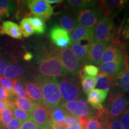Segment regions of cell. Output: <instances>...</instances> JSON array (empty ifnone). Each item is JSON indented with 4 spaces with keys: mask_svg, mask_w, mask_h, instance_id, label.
Returning a JSON list of instances; mask_svg holds the SVG:
<instances>
[{
    "mask_svg": "<svg viewBox=\"0 0 129 129\" xmlns=\"http://www.w3.org/2000/svg\"><path fill=\"white\" fill-rule=\"evenodd\" d=\"M32 120L41 127L48 124L49 122V108L43 104H36L32 113Z\"/></svg>",
    "mask_w": 129,
    "mask_h": 129,
    "instance_id": "obj_17",
    "label": "cell"
},
{
    "mask_svg": "<svg viewBox=\"0 0 129 129\" xmlns=\"http://www.w3.org/2000/svg\"><path fill=\"white\" fill-rule=\"evenodd\" d=\"M13 105V103L11 101H3L0 100V112H1L4 109L7 108H11Z\"/></svg>",
    "mask_w": 129,
    "mask_h": 129,
    "instance_id": "obj_46",
    "label": "cell"
},
{
    "mask_svg": "<svg viewBox=\"0 0 129 129\" xmlns=\"http://www.w3.org/2000/svg\"><path fill=\"white\" fill-rule=\"evenodd\" d=\"M89 44H88L83 45L81 42H76L72 43L71 44V49L73 51L75 56L78 58L82 63L84 65L88 64V50H89Z\"/></svg>",
    "mask_w": 129,
    "mask_h": 129,
    "instance_id": "obj_20",
    "label": "cell"
},
{
    "mask_svg": "<svg viewBox=\"0 0 129 129\" xmlns=\"http://www.w3.org/2000/svg\"><path fill=\"white\" fill-rule=\"evenodd\" d=\"M64 124L67 126L80 127L81 124L78 119L70 115H67L64 120Z\"/></svg>",
    "mask_w": 129,
    "mask_h": 129,
    "instance_id": "obj_38",
    "label": "cell"
},
{
    "mask_svg": "<svg viewBox=\"0 0 129 129\" xmlns=\"http://www.w3.org/2000/svg\"><path fill=\"white\" fill-rule=\"evenodd\" d=\"M67 115H68V113L60 106L49 108V121H51L64 123V120Z\"/></svg>",
    "mask_w": 129,
    "mask_h": 129,
    "instance_id": "obj_28",
    "label": "cell"
},
{
    "mask_svg": "<svg viewBox=\"0 0 129 129\" xmlns=\"http://www.w3.org/2000/svg\"><path fill=\"white\" fill-rule=\"evenodd\" d=\"M20 28L22 34L26 38L31 36L34 34V30L30 22L29 17H25L21 20Z\"/></svg>",
    "mask_w": 129,
    "mask_h": 129,
    "instance_id": "obj_30",
    "label": "cell"
},
{
    "mask_svg": "<svg viewBox=\"0 0 129 129\" xmlns=\"http://www.w3.org/2000/svg\"><path fill=\"white\" fill-rule=\"evenodd\" d=\"M116 84L119 85L121 89L124 92H129V67L127 59L124 71L115 78Z\"/></svg>",
    "mask_w": 129,
    "mask_h": 129,
    "instance_id": "obj_26",
    "label": "cell"
},
{
    "mask_svg": "<svg viewBox=\"0 0 129 129\" xmlns=\"http://www.w3.org/2000/svg\"><path fill=\"white\" fill-rule=\"evenodd\" d=\"M58 23L60 28L63 29L68 34L71 33L77 26L76 22L68 13H63L59 16Z\"/></svg>",
    "mask_w": 129,
    "mask_h": 129,
    "instance_id": "obj_25",
    "label": "cell"
},
{
    "mask_svg": "<svg viewBox=\"0 0 129 129\" xmlns=\"http://www.w3.org/2000/svg\"><path fill=\"white\" fill-rule=\"evenodd\" d=\"M11 101L16 107L29 114H32L36 105L29 98H20L15 96L13 97Z\"/></svg>",
    "mask_w": 129,
    "mask_h": 129,
    "instance_id": "obj_23",
    "label": "cell"
},
{
    "mask_svg": "<svg viewBox=\"0 0 129 129\" xmlns=\"http://www.w3.org/2000/svg\"><path fill=\"white\" fill-rule=\"evenodd\" d=\"M29 18L30 23L34 30V33L38 35L43 34L46 31V25L44 20L36 16H34Z\"/></svg>",
    "mask_w": 129,
    "mask_h": 129,
    "instance_id": "obj_29",
    "label": "cell"
},
{
    "mask_svg": "<svg viewBox=\"0 0 129 129\" xmlns=\"http://www.w3.org/2000/svg\"><path fill=\"white\" fill-rule=\"evenodd\" d=\"M13 118V113L12 109L7 108L0 112V124L5 127Z\"/></svg>",
    "mask_w": 129,
    "mask_h": 129,
    "instance_id": "obj_34",
    "label": "cell"
},
{
    "mask_svg": "<svg viewBox=\"0 0 129 129\" xmlns=\"http://www.w3.org/2000/svg\"><path fill=\"white\" fill-rule=\"evenodd\" d=\"M66 129H82L80 127H69L67 126Z\"/></svg>",
    "mask_w": 129,
    "mask_h": 129,
    "instance_id": "obj_52",
    "label": "cell"
},
{
    "mask_svg": "<svg viewBox=\"0 0 129 129\" xmlns=\"http://www.w3.org/2000/svg\"><path fill=\"white\" fill-rule=\"evenodd\" d=\"M9 63V60L7 57L0 54V76L3 75Z\"/></svg>",
    "mask_w": 129,
    "mask_h": 129,
    "instance_id": "obj_41",
    "label": "cell"
},
{
    "mask_svg": "<svg viewBox=\"0 0 129 129\" xmlns=\"http://www.w3.org/2000/svg\"><path fill=\"white\" fill-rule=\"evenodd\" d=\"M0 85L3 87L12 97L14 96L13 93V83L12 80H9L7 78H5L4 77L0 76Z\"/></svg>",
    "mask_w": 129,
    "mask_h": 129,
    "instance_id": "obj_35",
    "label": "cell"
},
{
    "mask_svg": "<svg viewBox=\"0 0 129 129\" xmlns=\"http://www.w3.org/2000/svg\"><path fill=\"white\" fill-rule=\"evenodd\" d=\"M129 101L120 91L111 93L108 101L107 109L112 118H117L125 111Z\"/></svg>",
    "mask_w": 129,
    "mask_h": 129,
    "instance_id": "obj_6",
    "label": "cell"
},
{
    "mask_svg": "<svg viewBox=\"0 0 129 129\" xmlns=\"http://www.w3.org/2000/svg\"><path fill=\"white\" fill-rule=\"evenodd\" d=\"M108 46V44L100 43L94 40L90 43L88 50L89 63L99 65L104 51Z\"/></svg>",
    "mask_w": 129,
    "mask_h": 129,
    "instance_id": "obj_14",
    "label": "cell"
},
{
    "mask_svg": "<svg viewBox=\"0 0 129 129\" xmlns=\"http://www.w3.org/2000/svg\"><path fill=\"white\" fill-rule=\"evenodd\" d=\"M108 93L98 88L91 90L87 94V101L93 109L99 111L104 108L102 103L105 101Z\"/></svg>",
    "mask_w": 129,
    "mask_h": 129,
    "instance_id": "obj_16",
    "label": "cell"
},
{
    "mask_svg": "<svg viewBox=\"0 0 129 129\" xmlns=\"http://www.w3.org/2000/svg\"><path fill=\"white\" fill-rule=\"evenodd\" d=\"M20 81L29 99L35 104H43L41 84L38 75L35 77H23Z\"/></svg>",
    "mask_w": 129,
    "mask_h": 129,
    "instance_id": "obj_7",
    "label": "cell"
},
{
    "mask_svg": "<svg viewBox=\"0 0 129 129\" xmlns=\"http://www.w3.org/2000/svg\"><path fill=\"white\" fill-rule=\"evenodd\" d=\"M101 17L102 12L99 9H87L79 11L76 21L78 25L93 29Z\"/></svg>",
    "mask_w": 129,
    "mask_h": 129,
    "instance_id": "obj_9",
    "label": "cell"
},
{
    "mask_svg": "<svg viewBox=\"0 0 129 129\" xmlns=\"http://www.w3.org/2000/svg\"><path fill=\"white\" fill-rule=\"evenodd\" d=\"M126 56L124 48L121 41L118 38H115L105 50L101 64L121 60L125 59Z\"/></svg>",
    "mask_w": 129,
    "mask_h": 129,
    "instance_id": "obj_10",
    "label": "cell"
},
{
    "mask_svg": "<svg viewBox=\"0 0 129 129\" xmlns=\"http://www.w3.org/2000/svg\"><path fill=\"white\" fill-rule=\"evenodd\" d=\"M96 80L94 77L85 76L81 79V86L85 94H87L91 90L94 89L96 86Z\"/></svg>",
    "mask_w": 129,
    "mask_h": 129,
    "instance_id": "obj_31",
    "label": "cell"
},
{
    "mask_svg": "<svg viewBox=\"0 0 129 129\" xmlns=\"http://www.w3.org/2000/svg\"><path fill=\"white\" fill-rule=\"evenodd\" d=\"M26 4L32 14L43 20H48L53 14V7L44 0H30Z\"/></svg>",
    "mask_w": 129,
    "mask_h": 129,
    "instance_id": "obj_11",
    "label": "cell"
},
{
    "mask_svg": "<svg viewBox=\"0 0 129 129\" xmlns=\"http://www.w3.org/2000/svg\"><path fill=\"white\" fill-rule=\"evenodd\" d=\"M94 40L109 44L115 39V28L111 18L104 17L101 19L93 29Z\"/></svg>",
    "mask_w": 129,
    "mask_h": 129,
    "instance_id": "obj_4",
    "label": "cell"
},
{
    "mask_svg": "<svg viewBox=\"0 0 129 129\" xmlns=\"http://www.w3.org/2000/svg\"><path fill=\"white\" fill-rule=\"evenodd\" d=\"M121 32L124 38L129 39V18L127 19L125 22H123L121 28Z\"/></svg>",
    "mask_w": 129,
    "mask_h": 129,
    "instance_id": "obj_44",
    "label": "cell"
},
{
    "mask_svg": "<svg viewBox=\"0 0 129 129\" xmlns=\"http://www.w3.org/2000/svg\"><path fill=\"white\" fill-rule=\"evenodd\" d=\"M85 129H105L102 124L94 115L90 118Z\"/></svg>",
    "mask_w": 129,
    "mask_h": 129,
    "instance_id": "obj_37",
    "label": "cell"
},
{
    "mask_svg": "<svg viewBox=\"0 0 129 129\" xmlns=\"http://www.w3.org/2000/svg\"><path fill=\"white\" fill-rule=\"evenodd\" d=\"M82 70L85 75L90 77H96L99 72V68L94 64H85L82 68Z\"/></svg>",
    "mask_w": 129,
    "mask_h": 129,
    "instance_id": "obj_36",
    "label": "cell"
},
{
    "mask_svg": "<svg viewBox=\"0 0 129 129\" xmlns=\"http://www.w3.org/2000/svg\"><path fill=\"white\" fill-rule=\"evenodd\" d=\"M46 3L48 4H56V3H62V0H45Z\"/></svg>",
    "mask_w": 129,
    "mask_h": 129,
    "instance_id": "obj_50",
    "label": "cell"
},
{
    "mask_svg": "<svg viewBox=\"0 0 129 129\" xmlns=\"http://www.w3.org/2000/svg\"><path fill=\"white\" fill-rule=\"evenodd\" d=\"M12 98V96L1 85H0V100L3 101H10Z\"/></svg>",
    "mask_w": 129,
    "mask_h": 129,
    "instance_id": "obj_45",
    "label": "cell"
},
{
    "mask_svg": "<svg viewBox=\"0 0 129 129\" xmlns=\"http://www.w3.org/2000/svg\"><path fill=\"white\" fill-rule=\"evenodd\" d=\"M39 129H51L50 125H49V124H47L43 125L41 127H40Z\"/></svg>",
    "mask_w": 129,
    "mask_h": 129,
    "instance_id": "obj_51",
    "label": "cell"
},
{
    "mask_svg": "<svg viewBox=\"0 0 129 129\" xmlns=\"http://www.w3.org/2000/svg\"><path fill=\"white\" fill-rule=\"evenodd\" d=\"M40 127L33 120L30 119L26 121L23 122L21 124L20 129H39Z\"/></svg>",
    "mask_w": 129,
    "mask_h": 129,
    "instance_id": "obj_42",
    "label": "cell"
},
{
    "mask_svg": "<svg viewBox=\"0 0 129 129\" xmlns=\"http://www.w3.org/2000/svg\"><path fill=\"white\" fill-rule=\"evenodd\" d=\"M97 4L96 1L91 0H69L67 1L68 7L75 10H83L92 7Z\"/></svg>",
    "mask_w": 129,
    "mask_h": 129,
    "instance_id": "obj_27",
    "label": "cell"
},
{
    "mask_svg": "<svg viewBox=\"0 0 129 129\" xmlns=\"http://www.w3.org/2000/svg\"><path fill=\"white\" fill-rule=\"evenodd\" d=\"M49 36L53 44L61 49L69 47L72 44L69 34L58 26H54L51 29Z\"/></svg>",
    "mask_w": 129,
    "mask_h": 129,
    "instance_id": "obj_12",
    "label": "cell"
},
{
    "mask_svg": "<svg viewBox=\"0 0 129 129\" xmlns=\"http://www.w3.org/2000/svg\"><path fill=\"white\" fill-rule=\"evenodd\" d=\"M127 56L125 59L121 60L112 61V62L106 63L104 64H100L99 67L102 73L109 76L116 77L118 76L124 71L125 65V61L127 60Z\"/></svg>",
    "mask_w": 129,
    "mask_h": 129,
    "instance_id": "obj_15",
    "label": "cell"
},
{
    "mask_svg": "<svg viewBox=\"0 0 129 129\" xmlns=\"http://www.w3.org/2000/svg\"><path fill=\"white\" fill-rule=\"evenodd\" d=\"M22 122L13 118L12 120L4 127V129H20Z\"/></svg>",
    "mask_w": 129,
    "mask_h": 129,
    "instance_id": "obj_43",
    "label": "cell"
},
{
    "mask_svg": "<svg viewBox=\"0 0 129 129\" xmlns=\"http://www.w3.org/2000/svg\"><path fill=\"white\" fill-rule=\"evenodd\" d=\"M17 9V4L14 1L0 0V20L9 17Z\"/></svg>",
    "mask_w": 129,
    "mask_h": 129,
    "instance_id": "obj_24",
    "label": "cell"
},
{
    "mask_svg": "<svg viewBox=\"0 0 129 129\" xmlns=\"http://www.w3.org/2000/svg\"><path fill=\"white\" fill-rule=\"evenodd\" d=\"M91 117H88V116H86V117H81L80 118H78L79 121L80 122L81 124V128L82 129H85L86 128L87 124V122L88 121V120Z\"/></svg>",
    "mask_w": 129,
    "mask_h": 129,
    "instance_id": "obj_48",
    "label": "cell"
},
{
    "mask_svg": "<svg viewBox=\"0 0 129 129\" xmlns=\"http://www.w3.org/2000/svg\"><path fill=\"white\" fill-rule=\"evenodd\" d=\"M11 109H12L13 113V115L15 117V118L21 122L26 121L32 118L31 114H28V113L22 111V109L18 108L14 105L12 106Z\"/></svg>",
    "mask_w": 129,
    "mask_h": 129,
    "instance_id": "obj_33",
    "label": "cell"
},
{
    "mask_svg": "<svg viewBox=\"0 0 129 129\" xmlns=\"http://www.w3.org/2000/svg\"><path fill=\"white\" fill-rule=\"evenodd\" d=\"M60 106L68 115L73 116L78 119L86 116L91 117L94 115L89 105L84 99H78L71 102L63 103L60 105Z\"/></svg>",
    "mask_w": 129,
    "mask_h": 129,
    "instance_id": "obj_8",
    "label": "cell"
},
{
    "mask_svg": "<svg viewBox=\"0 0 129 129\" xmlns=\"http://www.w3.org/2000/svg\"><path fill=\"white\" fill-rule=\"evenodd\" d=\"M62 103L76 101L82 95L78 80L75 76L67 74L59 80Z\"/></svg>",
    "mask_w": 129,
    "mask_h": 129,
    "instance_id": "obj_3",
    "label": "cell"
},
{
    "mask_svg": "<svg viewBox=\"0 0 129 129\" xmlns=\"http://www.w3.org/2000/svg\"><path fill=\"white\" fill-rule=\"evenodd\" d=\"M48 124L50 125L51 129H66L67 125L64 123H56L49 121Z\"/></svg>",
    "mask_w": 129,
    "mask_h": 129,
    "instance_id": "obj_47",
    "label": "cell"
},
{
    "mask_svg": "<svg viewBox=\"0 0 129 129\" xmlns=\"http://www.w3.org/2000/svg\"><path fill=\"white\" fill-rule=\"evenodd\" d=\"M128 1L124 0H115V1H102L99 3V9L105 17L111 18L115 16L125 7Z\"/></svg>",
    "mask_w": 129,
    "mask_h": 129,
    "instance_id": "obj_13",
    "label": "cell"
},
{
    "mask_svg": "<svg viewBox=\"0 0 129 129\" xmlns=\"http://www.w3.org/2000/svg\"><path fill=\"white\" fill-rule=\"evenodd\" d=\"M38 77L41 84L43 104L48 108L60 106L62 103V99L57 78L40 75H38Z\"/></svg>",
    "mask_w": 129,
    "mask_h": 129,
    "instance_id": "obj_2",
    "label": "cell"
},
{
    "mask_svg": "<svg viewBox=\"0 0 129 129\" xmlns=\"http://www.w3.org/2000/svg\"><path fill=\"white\" fill-rule=\"evenodd\" d=\"M1 29L2 35H7L8 36L15 39H22V34L20 26L12 21L7 20L3 22Z\"/></svg>",
    "mask_w": 129,
    "mask_h": 129,
    "instance_id": "obj_21",
    "label": "cell"
},
{
    "mask_svg": "<svg viewBox=\"0 0 129 129\" xmlns=\"http://www.w3.org/2000/svg\"><path fill=\"white\" fill-rule=\"evenodd\" d=\"M71 41L72 43L88 41L91 43L94 40L93 29L84 28L80 25H77L71 34Z\"/></svg>",
    "mask_w": 129,
    "mask_h": 129,
    "instance_id": "obj_19",
    "label": "cell"
},
{
    "mask_svg": "<svg viewBox=\"0 0 129 129\" xmlns=\"http://www.w3.org/2000/svg\"><path fill=\"white\" fill-rule=\"evenodd\" d=\"M26 66L25 64H20L19 63H13L8 65L6 71L3 74L5 78L12 80L20 79L23 78V75L26 72Z\"/></svg>",
    "mask_w": 129,
    "mask_h": 129,
    "instance_id": "obj_18",
    "label": "cell"
},
{
    "mask_svg": "<svg viewBox=\"0 0 129 129\" xmlns=\"http://www.w3.org/2000/svg\"><path fill=\"white\" fill-rule=\"evenodd\" d=\"M33 57H34L33 54H32V53L29 52V51H28V52L25 53V54H24L23 60L25 61H30L33 59Z\"/></svg>",
    "mask_w": 129,
    "mask_h": 129,
    "instance_id": "obj_49",
    "label": "cell"
},
{
    "mask_svg": "<svg viewBox=\"0 0 129 129\" xmlns=\"http://www.w3.org/2000/svg\"><path fill=\"white\" fill-rule=\"evenodd\" d=\"M0 129H4V127L0 124Z\"/></svg>",
    "mask_w": 129,
    "mask_h": 129,
    "instance_id": "obj_53",
    "label": "cell"
},
{
    "mask_svg": "<svg viewBox=\"0 0 129 129\" xmlns=\"http://www.w3.org/2000/svg\"><path fill=\"white\" fill-rule=\"evenodd\" d=\"M59 56L63 67L70 75L76 76L81 70L82 63L75 56L71 47L59 50Z\"/></svg>",
    "mask_w": 129,
    "mask_h": 129,
    "instance_id": "obj_5",
    "label": "cell"
},
{
    "mask_svg": "<svg viewBox=\"0 0 129 129\" xmlns=\"http://www.w3.org/2000/svg\"><path fill=\"white\" fill-rule=\"evenodd\" d=\"M13 83V93L16 97L20 98H28L26 93L25 88H24L20 79H16V80H12Z\"/></svg>",
    "mask_w": 129,
    "mask_h": 129,
    "instance_id": "obj_32",
    "label": "cell"
},
{
    "mask_svg": "<svg viewBox=\"0 0 129 129\" xmlns=\"http://www.w3.org/2000/svg\"><path fill=\"white\" fill-rule=\"evenodd\" d=\"M57 48L45 50L37 61L38 70L40 75L50 78H60L68 74L63 67Z\"/></svg>",
    "mask_w": 129,
    "mask_h": 129,
    "instance_id": "obj_1",
    "label": "cell"
},
{
    "mask_svg": "<svg viewBox=\"0 0 129 129\" xmlns=\"http://www.w3.org/2000/svg\"><path fill=\"white\" fill-rule=\"evenodd\" d=\"M96 80V85L98 89L104 90L108 93L111 87L115 84V77L109 76L101 72L94 77Z\"/></svg>",
    "mask_w": 129,
    "mask_h": 129,
    "instance_id": "obj_22",
    "label": "cell"
},
{
    "mask_svg": "<svg viewBox=\"0 0 129 129\" xmlns=\"http://www.w3.org/2000/svg\"><path fill=\"white\" fill-rule=\"evenodd\" d=\"M104 127L105 129H123L119 118H111Z\"/></svg>",
    "mask_w": 129,
    "mask_h": 129,
    "instance_id": "obj_39",
    "label": "cell"
},
{
    "mask_svg": "<svg viewBox=\"0 0 129 129\" xmlns=\"http://www.w3.org/2000/svg\"><path fill=\"white\" fill-rule=\"evenodd\" d=\"M121 123L122 128L129 129V109H126L121 115Z\"/></svg>",
    "mask_w": 129,
    "mask_h": 129,
    "instance_id": "obj_40",
    "label": "cell"
}]
</instances>
